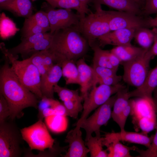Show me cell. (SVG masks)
<instances>
[{
	"mask_svg": "<svg viewBox=\"0 0 157 157\" xmlns=\"http://www.w3.org/2000/svg\"><path fill=\"white\" fill-rule=\"evenodd\" d=\"M5 58L0 70V94L8 103L10 113L9 118L13 120L22 116V110L26 108L37 109L40 100L20 82Z\"/></svg>",
	"mask_w": 157,
	"mask_h": 157,
	"instance_id": "6da1fadb",
	"label": "cell"
},
{
	"mask_svg": "<svg viewBox=\"0 0 157 157\" xmlns=\"http://www.w3.org/2000/svg\"><path fill=\"white\" fill-rule=\"evenodd\" d=\"M49 49L53 53L55 63L60 65L63 61H75L87 52L89 45L87 40L79 31L78 27L60 30L53 33Z\"/></svg>",
	"mask_w": 157,
	"mask_h": 157,
	"instance_id": "7a4b0ae2",
	"label": "cell"
},
{
	"mask_svg": "<svg viewBox=\"0 0 157 157\" xmlns=\"http://www.w3.org/2000/svg\"><path fill=\"white\" fill-rule=\"evenodd\" d=\"M0 48L20 82L40 100L43 97L40 88L41 76L37 67L28 58L18 60V56L9 53L3 43L1 44Z\"/></svg>",
	"mask_w": 157,
	"mask_h": 157,
	"instance_id": "3957f363",
	"label": "cell"
},
{
	"mask_svg": "<svg viewBox=\"0 0 157 157\" xmlns=\"http://www.w3.org/2000/svg\"><path fill=\"white\" fill-rule=\"evenodd\" d=\"M94 6L95 12L91 11L81 19L78 26L79 31L89 44L96 41L99 38L111 31L101 5Z\"/></svg>",
	"mask_w": 157,
	"mask_h": 157,
	"instance_id": "277c9868",
	"label": "cell"
},
{
	"mask_svg": "<svg viewBox=\"0 0 157 157\" xmlns=\"http://www.w3.org/2000/svg\"><path fill=\"white\" fill-rule=\"evenodd\" d=\"M154 56L150 48L137 57L123 62L122 79L130 85L136 88L140 86L148 74L150 62Z\"/></svg>",
	"mask_w": 157,
	"mask_h": 157,
	"instance_id": "5b68a950",
	"label": "cell"
},
{
	"mask_svg": "<svg viewBox=\"0 0 157 157\" xmlns=\"http://www.w3.org/2000/svg\"><path fill=\"white\" fill-rule=\"evenodd\" d=\"M23 140L20 131L12 122L0 123V157L21 156Z\"/></svg>",
	"mask_w": 157,
	"mask_h": 157,
	"instance_id": "8992f818",
	"label": "cell"
},
{
	"mask_svg": "<svg viewBox=\"0 0 157 157\" xmlns=\"http://www.w3.org/2000/svg\"><path fill=\"white\" fill-rule=\"evenodd\" d=\"M125 87L120 83L113 85L100 84L93 86L84 99L83 111L80 118L75 124L76 127H78L83 120L88 117L92 111L104 103L113 95Z\"/></svg>",
	"mask_w": 157,
	"mask_h": 157,
	"instance_id": "52a82bcc",
	"label": "cell"
},
{
	"mask_svg": "<svg viewBox=\"0 0 157 157\" xmlns=\"http://www.w3.org/2000/svg\"><path fill=\"white\" fill-rule=\"evenodd\" d=\"M20 131L23 140L28 144L31 150L43 151L47 149L54 148L55 140L49 134L42 120H38L33 125L21 129Z\"/></svg>",
	"mask_w": 157,
	"mask_h": 157,
	"instance_id": "ba28073f",
	"label": "cell"
},
{
	"mask_svg": "<svg viewBox=\"0 0 157 157\" xmlns=\"http://www.w3.org/2000/svg\"><path fill=\"white\" fill-rule=\"evenodd\" d=\"M117 97L116 93L112 96L106 102L98 107L90 116L83 120L75 129H83L86 132V141L94 132L96 135H101L100 129L106 124L111 117L112 108Z\"/></svg>",
	"mask_w": 157,
	"mask_h": 157,
	"instance_id": "9c48e42d",
	"label": "cell"
},
{
	"mask_svg": "<svg viewBox=\"0 0 157 157\" xmlns=\"http://www.w3.org/2000/svg\"><path fill=\"white\" fill-rule=\"evenodd\" d=\"M41 8L47 14L51 33L60 30L78 26L81 19L80 15L78 13H74L71 9H56L46 2L42 3Z\"/></svg>",
	"mask_w": 157,
	"mask_h": 157,
	"instance_id": "30bf717a",
	"label": "cell"
},
{
	"mask_svg": "<svg viewBox=\"0 0 157 157\" xmlns=\"http://www.w3.org/2000/svg\"><path fill=\"white\" fill-rule=\"evenodd\" d=\"M103 12L111 31L121 29H136L140 27L148 28V20L149 16L140 15L117 10H103Z\"/></svg>",
	"mask_w": 157,
	"mask_h": 157,
	"instance_id": "8fae6325",
	"label": "cell"
},
{
	"mask_svg": "<svg viewBox=\"0 0 157 157\" xmlns=\"http://www.w3.org/2000/svg\"><path fill=\"white\" fill-rule=\"evenodd\" d=\"M153 136L149 137L144 133L128 132L125 130L117 133H108L103 137V144L106 146L113 141H122L142 145L149 148L151 146Z\"/></svg>",
	"mask_w": 157,
	"mask_h": 157,
	"instance_id": "7c38bea8",
	"label": "cell"
},
{
	"mask_svg": "<svg viewBox=\"0 0 157 157\" xmlns=\"http://www.w3.org/2000/svg\"><path fill=\"white\" fill-rule=\"evenodd\" d=\"M135 30L124 28L111 31L99 38L97 42L101 47L108 45L116 46L131 45Z\"/></svg>",
	"mask_w": 157,
	"mask_h": 157,
	"instance_id": "4fadbf2b",
	"label": "cell"
},
{
	"mask_svg": "<svg viewBox=\"0 0 157 157\" xmlns=\"http://www.w3.org/2000/svg\"><path fill=\"white\" fill-rule=\"evenodd\" d=\"M65 142L69 144L68 149L66 154L61 155L64 157H86L89 152L85 146L82 138L81 129H75L69 131L67 134Z\"/></svg>",
	"mask_w": 157,
	"mask_h": 157,
	"instance_id": "5bb4252c",
	"label": "cell"
},
{
	"mask_svg": "<svg viewBox=\"0 0 157 157\" xmlns=\"http://www.w3.org/2000/svg\"><path fill=\"white\" fill-rule=\"evenodd\" d=\"M76 64L78 72V81L81 96L84 99L88 95L93 85L94 74L92 67L86 63L83 58L77 60Z\"/></svg>",
	"mask_w": 157,
	"mask_h": 157,
	"instance_id": "9a60e30c",
	"label": "cell"
},
{
	"mask_svg": "<svg viewBox=\"0 0 157 157\" xmlns=\"http://www.w3.org/2000/svg\"><path fill=\"white\" fill-rule=\"evenodd\" d=\"M62 76L61 67L55 64L45 75L41 76L40 88L43 96L54 99V87Z\"/></svg>",
	"mask_w": 157,
	"mask_h": 157,
	"instance_id": "2e32d148",
	"label": "cell"
},
{
	"mask_svg": "<svg viewBox=\"0 0 157 157\" xmlns=\"http://www.w3.org/2000/svg\"><path fill=\"white\" fill-rule=\"evenodd\" d=\"M157 87V65L149 70L142 83L133 90L129 92L130 98H151Z\"/></svg>",
	"mask_w": 157,
	"mask_h": 157,
	"instance_id": "e0dca14e",
	"label": "cell"
},
{
	"mask_svg": "<svg viewBox=\"0 0 157 157\" xmlns=\"http://www.w3.org/2000/svg\"><path fill=\"white\" fill-rule=\"evenodd\" d=\"M0 9L25 19L33 15V7L30 0H8L0 3Z\"/></svg>",
	"mask_w": 157,
	"mask_h": 157,
	"instance_id": "ac0fdd59",
	"label": "cell"
},
{
	"mask_svg": "<svg viewBox=\"0 0 157 157\" xmlns=\"http://www.w3.org/2000/svg\"><path fill=\"white\" fill-rule=\"evenodd\" d=\"M90 3L94 6L103 5L117 11L144 15L141 7L132 0H90Z\"/></svg>",
	"mask_w": 157,
	"mask_h": 157,
	"instance_id": "d6986e66",
	"label": "cell"
},
{
	"mask_svg": "<svg viewBox=\"0 0 157 157\" xmlns=\"http://www.w3.org/2000/svg\"><path fill=\"white\" fill-rule=\"evenodd\" d=\"M28 58L37 67L41 76L45 75L55 64V56L49 49L37 52Z\"/></svg>",
	"mask_w": 157,
	"mask_h": 157,
	"instance_id": "ffe728a7",
	"label": "cell"
},
{
	"mask_svg": "<svg viewBox=\"0 0 157 157\" xmlns=\"http://www.w3.org/2000/svg\"><path fill=\"white\" fill-rule=\"evenodd\" d=\"M146 49L130 45L116 46L110 51L115 55L121 62L131 60L139 56Z\"/></svg>",
	"mask_w": 157,
	"mask_h": 157,
	"instance_id": "44dd1931",
	"label": "cell"
},
{
	"mask_svg": "<svg viewBox=\"0 0 157 157\" xmlns=\"http://www.w3.org/2000/svg\"><path fill=\"white\" fill-rule=\"evenodd\" d=\"M129 92L127 88L119 90L117 93V97L114 102L111 117L117 123L120 116L129 102Z\"/></svg>",
	"mask_w": 157,
	"mask_h": 157,
	"instance_id": "7402d4cb",
	"label": "cell"
},
{
	"mask_svg": "<svg viewBox=\"0 0 157 157\" xmlns=\"http://www.w3.org/2000/svg\"><path fill=\"white\" fill-rule=\"evenodd\" d=\"M51 33L45 32L37 34L24 38H21V42L17 46L7 49L8 51L14 56L21 55L27 49L42 39L49 36Z\"/></svg>",
	"mask_w": 157,
	"mask_h": 157,
	"instance_id": "603a6c76",
	"label": "cell"
},
{
	"mask_svg": "<svg viewBox=\"0 0 157 157\" xmlns=\"http://www.w3.org/2000/svg\"><path fill=\"white\" fill-rule=\"evenodd\" d=\"M75 61L69 60L64 61L60 65L62 76L65 78L66 85L78 84V72Z\"/></svg>",
	"mask_w": 157,
	"mask_h": 157,
	"instance_id": "cb8c5ba5",
	"label": "cell"
},
{
	"mask_svg": "<svg viewBox=\"0 0 157 157\" xmlns=\"http://www.w3.org/2000/svg\"><path fill=\"white\" fill-rule=\"evenodd\" d=\"M89 45L94 52L93 66L114 69L109 60L108 53L110 51L102 49L97 41L89 44Z\"/></svg>",
	"mask_w": 157,
	"mask_h": 157,
	"instance_id": "d4e9b609",
	"label": "cell"
},
{
	"mask_svg": "<svg viewBox=\"0 0 157 157\" xmlns=\"http://www.w3.org/2000/svg\"><path fill=\"white\" fill-rule=\"evenodd\" d=\"M19 30L16 24L3 12L0 15V36L3 40L8 39L14 36Z\"/></svg>",
	"mask_w": 157,
	"mask_h": 157,
	"instance_id": "484cf974",
	"label": "cell"
},
{
	"mask_svg": "<svg viewBox=\"0 0 157 157\" xmlns=\"http://www.w3.org/2000/svg\"><path fill=\"white\" fill-rule=\"evenodd\" d=\"M134 38L141 47L146 49H149L154 42V32L152 29L139 28L135 30Z\"/></svg>",
	"mask_w": 157,
	"mask_h": 157,
	"instance_id": "4316f807",
	"label": "cell"
},
{
	"mask_svg": "<svg viewBox=\"0 0 157 157\" xmlns=\"http://www.w3.org/2000/svg\"><path fill=\"white\" fill-rule=\"evenodd\" d=\"M47 127L54 133H60L66 130L68 126L67 116L53 115L44 118Z\"/></svg>",
	"mask_w": 157,
	"mask_h": 157,
	"instance_id": "83f0119b",
	"label": "cell"
},
{
	"mask_svg": "<svg viewBox=\"0 0 157 157\" xmlns=\"http://www.w3.org/2000/svg\"><path fill=\"white\" fill-rule=\"evenodd\" d=\"M108 151V157H131V150H135V146L129 147L125 145L118 140L112 141L106 146Z\"/></svg>",
	"mask_w": 157,
	"mask_h": 157,
	"instance_id": "f1b7e54d",
	"label": "cell"
},
{
	"mask_svg": "<svg viewBox=\"0 0 157 157\" xmlns=\"http://www.w3.org/2000/svg\"><path fill=\"white\" fill-rule=\"evenodd\" d=\"M85 145L89 149L90 157H108V153L103 148V137L101 135L92 136L85 141Z\"/></svg>",
	"mask_w": 157,
	"mask_h": 157,
	"instance_id": "f546056e",
	"label": "cell"
},
{
	"mask_svg": "<svg viewBox=\"0 0 157 157\" xmlns=\"http://www.w3.org/2000/svg\"><path fill=\"white\" fill-rule=\"evenodd\" d=\"M53 34L39 41L26 50L21 55L23 59L28 58L33 54L42 51L49 49L51 45Z\"/></svg>",
	"mask_w": 157,
	"mask_h": 157,
	"instance_id": "4dcf8cb0",
	"label": "cell"
},
{
	"mask_svg": "<svg viewBox=\"0 0 157 157\" xmlns=\"http://www.w3.org/2000/svg\"><path fill=\"white\" fill-rule=\"evenodd\" d=\"M52 7L65 9H74L82 17V11L78 0H44Z\"/></svg>",
	"mask_w": 157,
	"mask_h": 157,
	"instance_id": "1f68e13d",
	"label": "cell"
},
{
	"mask_svg": "<svg viewBox=\"0 0 157 157\" xmlns=\"http://www.w3.org/2000/svg\"><path fill=\"white\" fill-rule=\"evenodd\" d=\"M45 32H47L29 18H25L21 30V38Z\"/></svg>",
	"mask_w": 157,
	"mask_h": 157,
	"instance_id": "d6a6232c",
	"label": "cell"
},
{
	"mask_svg": "<svg viewBox=\"0 0 157 157\" xmlns=\"http://www.w3.org/2000/svg\"><path fill=\"white\" fill-rule=\"evenodd\" d=\"M84 100L83 97L77 99L64 101L63 104L67 112L68 116L74 119H76L79 113L83 109L82 101Z\"/></svg>",
	"mask_w": 157,
	"mask_h": 157,
	"instance_id": "836d02e7",
	"label": "cell"
},
{
	"mask_svg": "<svg viewBox=\"0 0 157 157\" xmlns=\"http://www.w3.org/2000/svg\"><path fill=\"white\" fill-rule=\"evenodd\" d=\"M54 92L57 94L59 99L63 102L79 99L82 97L79 95L78 90H70L61 87L58 84L54 86Z\"/></svg>",
	"mask_w": 157,
	"mask_h": 157,
	"instance_id": "e575fe53",
	"label": "cell"
},
{
	"mask_svg": "<svg viewBox=\"0 0 157 157\" xmlns=\"http://www.w3.org/2000/svg\"><path fill=\"white\" fill-rule=\"evenodd\" d=\"M29 18L46 32L50 31L49 19L47 13L41 9Z\"/></svg>",
	"mask_w": 157,
	"mask_h": 157,
	"instance_id": "d590c367",
	"label": "cell"
},
{
	"mask_svg": "<svg viewBox=\"0 0 157 157\" xmlns=\"http://www.w3.org/2000/svg\"><path fill=\"white\" fill-rule=\"evenodd\" d=\"M135 151L139 154L140 157H157V126L150 147L146 150H141L136 148Z\"/></svg>",
	"mask_w": 157,
	"mask_h": 157,
	"instance_id": "8d00e7d4",
	"label": "cell"
},
{
	"mask_svg": "<svg viewBox=\"0 0 157 157\" xmlns=\"http://www.w3.org/2000/svg\"><path fill=\"white\" fill-rule=\"evenodd\" d=\"M92 67L94 74V81L95 80L98 78L112 76L117 74V70L115 69L98 66H93Z\"/></svg>",
	"mask_w": 157,
	"mask_h": 157,
	"instance_id": "74e56055",
	"label": "cell"
},
{
	"mask_svg": "<svg viewBox=\"0 0 157 157\" xmlns=\"http://www.w3.org/2000/svg\"><path fill=\"white\" fill-rule=\"evenodd\" d=\"M122 79V76L117 74L112 76L99 78L94 80L93 86L98 84L108 85H115L120 83Z\"/></svg>",
	"mask_w": 157,
	"mask_h": 157,
	"instance_id": "f35d334b",
	"label": "cell"
},
{
	"mask_svg": "<svg viewBox=\"0 0 157 157\" xmlns=\"http://www.w3.org/2000/svg\"><path fill=\"white\" fill-rule=\"evenodd\" d=\"M10 115L8 103L3 96L0 94V123L6 121Z\"/></svg>",
	"mask_w": 157,
	"mask_h": 157,
	"instance_id": "ab89813d",
	"label": "cell"
},
{
	"mask_svg": "<svg viewBox=\"0 0 157 157\" xmlns=\"http://www.w3.org/2000/svg\"><path fill=\"white\" fill-rule=\"evenodd\" d=\"M56 101L57 100L54 99L48 98L46 97L43 96L42 98L40 100L38 103L39 104L38 105V120L40 119L43 110L47 108H52Z\"/></svg>",
	"mask_w": 157,
	"mask_h": 157,
	"instance_id": "60d3db41",
	"label": "cell"
},
{
	"mask_svg": "<svg viewBox=\"0 0 157 157\" xmlns=\"http://www.w3.org/2000/svg\"><path fill=\"white\" fill-rule=\"evenodd\" d=\"M145 16L157 14V0H147L142 9Z\"/></svg>",
	"mask_w": 157,
	"mask_h": 157,
	"instance_id": "b9f144b4",
	"label": "cell"
},
{
	"mask_svg": "<svg viewBox=\"0 0 157 157\" xmlns=\"http://www.w3.org/2000/svg\"><path fill=\"white\" fill-rule=\"evenodd\" d=\"M131 110V106L129 100L128 105L121 113L117 124L119 126L120 131H125L124 127L127 118L130 114Z\"/></svg>",
	"mask_w": 157,
	"mask_h": 157,
	"instance_id": "7bdbcfd3",
	"label": "cell"
},
{
	"mask_svg": "<svg viewBox=\"0 0 157 157\" xmlns=\"http://www.w3.org/2000/svg\"><path fill=\"white\" fill-rule=\"evenodd\" d=\"M55 115L68 116L67 110L63 104L60 103L58 101L55 105L53 106Z\"/></svg>",
	"mask_w": 157,
	"mask_h": 157,
	"instance_id": "ee69618b",
	"label": "cell"
},
{
	"mask_svg": "<svg viewBox=\"0 0 157 157\" xmlns=\"http://www.w3.org/2000/svg\"><path fill=\"white\" fill-rule=\"evenodd\" d=\"M109 62L113 68L118 70L119 65L121 62L119 59L110 50L108 53Z\"/></svg>",
	"mask_w": 157,
	"mask_h": 157,
	"instance_id": "f6af8a7d",
	"label": "cell"
},
{
	"mask_svg": "<svg viewBox=\"0 0 157 157\" xmlns=\"http://www.w3.org/2000/svg\"><path fill=\"white\" fill-rule=\"evenodd\" d=\"M90 0H78L81 7L82 11V17L84 18L86 15L89 14L91 11L88 8V4L89 3Z\"/></svg>",
	"mask_w": 157,
	"mask_h": 157,
	"instance_id": "bcb514c9",
	"label": "cell"
},
{
	"mask_svg": "<svg viewBox=\"0 0 157 157\" xmlns=\"http://www.w3.org/2000/svg\"><path fill=\"white\" fill-rule=\"evenodd\" d=\"M152 29L154 33V39L153 44L150 49L154 56H157V28H153Z\"/></svg>",
	"mask_w": 157,
	"mask_h": 157,
	"instance_id": "7dc6e473",
	"label": "cell"
},
{
	"mask_svg": "<svg viewBox=\"0 0 157 157\" xmlns=\"http://www.w3.org/2000/svg\"><path fill=\"white\" fill-rule=\"evenodd\" d=\"M53 115H55V114L53 108L51 107L46 108L42 111L40 119L39 120H42L44 118Z\"/></svg>",
	"mask_w": 157,
	"mask_h": 157,
	"instance_id": "c3c4849f",
	"label": "cell"
},
{
	"mask_svg": "<svg viewBox=\"0 0 157 157\" xmlns=\"http://www.w3.org/2000/svg\"><path fill=\"white\" fill-rule=\"evenodd\" d=\"M148 27L149 28H157V14L154 18L149 16L148 20Z\"/></svg>",
	"mask_w": 157,
	"mask_h": 157,
	"instance_id": "681fc988",
	"label": "cell"
},
{
	"mask_svg": "<svg viewBox=\"0 0 157 157\" xmlns=\"http://www.w3.org/2000/svg\"><path fill=\"white\" fill-rule=\"evenodd\" d=\"M153 98L155 102L156 106V110H157V87L154 90L153 94Z\"/></svg>",
	"mask_w": 157,
	"mask_h": 157,
	"instance_id": "f907efd6",
	"label": "cell"
},
{
	"mask_svg": "<svg viewBox=\"0 0 157 157\" xmlns=\"http://www.w3.org/2000/svg\"><path fill=\"white\" fill-rule=\"evenodd\" d=\"M138 4L142 8V9L143 8V5L141 0H132Z\"/></svg>",
	"mask_w": 157,
	"mask_h": 157,
	"instance_id": "816d5d0a",
	"label": "cell"
},
{
	"mask_svg": "<svg viewBox=\"0 0 157 157\" xmlns=\"http://www.w3.org/2000/svg\"><path fill=\"white\" fill-rule=\"evenodd\" d=\"M143 5V8L147 0H141Z\"/></svg>",
	"mask_w": 157,
	"mask_h": 157,
	"instance_id": "f5cc1de1",
	"label": "cell"
},
{
	"mask_svg": "<svg viewBox=\"0 0 157 157\" xmlns=\"http://www.w3.org/2000/svg\"><path fill=\"white\" fill-rule=\"evenodd\" d=\"M8 0H0V3L3 2Z\"/></svg>",
	"mask_w": 157,
	"mask_h": 157,
	"instance_id": "db71d44e",
	"label": "cell"
},
{
	"mask_svg": "<svg viewBox=\"0 0 157 157\" xmlns=\"http://www.w3.org/2000/svg\"><path fill=\"white\" fill-rule=\"evenodd\" d=\"M32 0V1H35L36 0Z\"/></svg>",
	"mask_w": 157,
	"mask_h": 157,
	"instance_id": "11a10c76",
	"label": "cell"
}]
</instances>
